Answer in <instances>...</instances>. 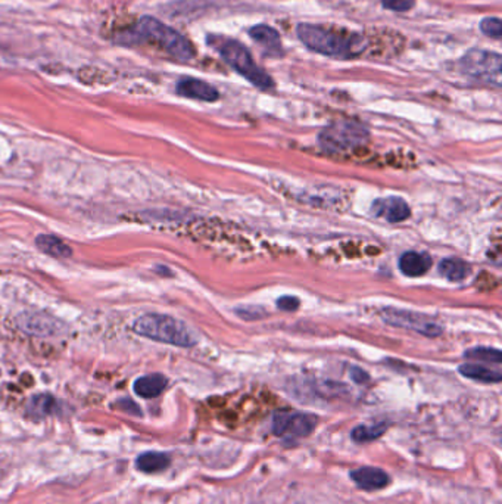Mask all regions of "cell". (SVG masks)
Returning <instances> with one entry per match:
<instances>
[{
  "instance_id": "obj_5",
  "label": "cell",
  "mask_w": 502,
  "mask_h": 504,
  "mask_svg": "<svg viewBox=\"0 0 502 504\" xmlns=\"http://www.w3.org/2000/svg\"><path fill=\"white\" fill-rule=\"evenodd\" d=\"M369 130L355 121H339L327 126L318 136V143L325 152H343L358 148L369 141Z\"/></svg>"
},
{
  "instance_id": "obj_1",
  "label": "cell",
  "mask_w": 502,
  "mask_h": 504,
  "mask_svg": "<svg viewBox=\"0 0 502 504\" xmlns=\"http://www.w3.org/2000/svg\"><path fill=\"white\" fill-rule=\"evenodd\" d=\"M123 43H152L164 49L168 55L180 61H190L195 57V47L183 34L164 23L143 16L137 24L119 39Z\"/></svg>"
},
{
  "instance_id": "obj_7",
  "label": "cell",
  "mask_w": 502,
  "mask_h": 504,
  "mask_svg": "<svg viewBox=\"0 0 502 504\" xmlns=\"http://www.w3.org/2000/svg\"><path fill=\"white\" fill-rule=\"evenodd\" d=\"M317 416L311 413L280 411L274 416L273 432L280 438H306L317 426Z\"/></svg>"
},
{
  "instance_id": "obj_14",
  "label": "cell",
  "mask_w": 502,
  "mask_h": 504,
  "mask_svg": "<svg viewBox=\"0 0 502 504\" xmlns=\"http://www.w3.org/2000/svg\"><path fill=\"white\" fill-rule=\"evenodd\" d=\"M431 258L427 254L410 251L401 255L400 270L408 277H420L426 274L431 267Z\"/></svg>"
},
{
  "instance_id": "obj_18",
  "label": "cell",
  "mask_w": 502,
  "mask_h": 504,
  "mask_svg": "<svg viewBox=\"0 0 502 504\" xmlns=\"http://www.w3.org/2000/svg\"><path fill=\"white\" fill-rule=\"evenodd\" d=\"M439 273L451 282H461L469 277L472 269L460 258H445L439 263Z\"/></svg>"
},
{
  "instance_id": "obj_6",
  "label": "cell",
  "mask_w": 502,
  "mask_h": 504,
  "mask_svg": "<svg viewBox=\"0 0 502 504\" xmlns=\"http://www.w3.org/2000/svg\"><path fill=\"white\" fill-rule=\"evenodd\" d=\"M501 62L502 58L496 52L483 50V49H470L461 58L460 65L462 71L479 81L488 83L499 88L501 86Z\"/></svg>"
},
{
  "instance_id": "obj_12",
  "label": "cell",
  "mask_w": 502,
  "mask_h": 504,
  "mask_svg": "<svg viewBox=\"0 0 502 504\" xmlns=\"http://www.w3.org/2000/svg\"><path fill=\"white\" fill-rule=\"evenodd\" d=\"M249 36L253 42H256L264 50V54L273 58L283 57V45L280 34L277 33L273 27L265 24H258L249 30Z\"/></svg>"
},
{
  "instance_id": "obj_9",
  "label": "cell",
  "mask_w": 502,
  "mask_h": 504,
  "mask_svg": "<svg viewBox=\"0 0 502 504\" xmlns=\"http://www.w3.org/2000/svg\"><path fill=\"white\" fill-rule=\"evenodd\" d=\"M16 323L24 332L34 336H54L62 330V322L44 312H24L16 319Z\"/></svg>"
},
{
  "instance_id": "obj_4",
  "label": "cell",
  "mask_w": 502,
  "mask_h": 504,
  "mask_svg": "<svg viewBox=\"0 0 502 504\" xmlns=\"http://www.w3.org/2000/svg\"><path fill=\"white\" fill-rule=\"evenodd\" d=\"M218 52L224 61L234 68L240 76H244L251 84H253L255 88L261 90L274 89V80L255 64L251 52L244 45L237 40H224L218 46Z\"/></svg>"
},
{
  "instance_id": "obj_19",
  "label": "cell",
  "mask_w": 502,
  "mask_h": 504,
  "mask_svg": "<svg viewBox=\"0 0 502 504\" xmlns=\"http://www.w3.org/2000/svg\"><path fill=\"white\" fill-rule=\"evenodd\" d=\"M58 409L56 399L49 394L34 395L27 406V414L32 419H43V417L55 413Z\"/></svg>"
},
{
  "instance_id": "obj_26",
  "label": "cell",
  "mask_w": 502,
  "mask_h": 504,
  "mask_svg": "<svg viewBox=\"0 0 502 504\" xmlns=\"http://www.w3.org/2000/svg\"><path fill=\"white\" fill-rule=\"evenodd\" d=\"M299 305V300L297 297H290V295H285V297L277 300V307L283 311H297Z\"/></svg>"
},
{
  "instance_id": "obj_21",
  "label": "cell",
  "mask_w": 502,
  "mask_h": 504,
  "mask_svg": "<svg viewBox=\"0 0 502 504\" xmlns=\"http://www.w3.org/2000/svg\"><path fill=\"white\" fill-rule=\"evenodd\" d=\"M388 430V425L385 422L371 423V425H358L352 429L351 438L357 444H367L378 440Z\"/></svg>"
},
{
  "instance_id": "obj_23",
  "label": "cell",
  "mask_w": 502,
  "mask_h": 504,
  "mask_svg": "<svg viewBox=\"0 0 502 504\" xmlns=\"http://www.w3.org/2000/svg\"><path fill=\"white\" fill-rule=\"evenodd\" d=\"M236 315L248 322H253V320H259L265 316V310L261 307H255V305H244V307H237L234 310Z\"/></svg>"
},
{
  "instance_id": "obj_20",
  "label": "cell",
  "mask_w": 502,
  "mask_h": 504,
  "mask_svg": "<svg viewBox=\"0 0 502 504\" xmlns=\"http://www.w3.org/2000/svg\"><path fill=\"white\" fill-rule=\"evenodd\" d=\"M460 373L464 377L474 379L484 382V384H498L502 380V375L498 370H492L482 366V364H474V363H465L460 366Z\"/></svg>"
},
{
  "instance_id": "obj_2",
  "label": "cell",
  "mask_w": 502,
  "mask_h": 504,
  "mask_svg": "<svg viewBox=\"0 0 502 504\" xmlns=\"http://www.w3.org/2000/svg\"><path fill=\"white\" fill-rule=\"evenodd\" d=\"M299 40L317 54L337 59H351L358 57L366 45L361 37L352 34H342L336 30L302 23L297 28Z\"/></svg>"
},
{
  "instance_id": "obj_3",
  "label": "cell",
  "mask_w": 502,
  "mask_h": 504,
  "mask_svg": "<svg viewBox=\"0 0 502 504\" xmlns=\"http://www.w3.org/2000/svg\"><path fill=\"white\" fill-rule=\"evenodd\" d=\"M133 330L143 338L189 348L196 344V336L186 323L165 315H145L138 317Z\"/></svg>"
},
{
  "instance_id": "obj_27",
  "label": "cell",
  "mask_w": 502,
  "mask_h": 504,
  "mask_svg": "<svg viewBox=\"0 0 502 504\" xmlns=\"http://www.w3.org/2000/svg\"><path fill=\"white\" fill-rule=\"evenodd\" d=\"M351 377L354 382H357V384H366V382H369V379H370L369 373L359 368H352Z\"/></svg>"
},
{
  "instance_id": "obj_25",
  "label": "cell",
  "mask_w": 502,
  "mask_h": 504,
  "mask_svg": "<svg viewBox=\"0 0 502 504\" xmlns=\"http://www.w3.org/2000/svg\"><path fill=\"white\" fill-rule=\"evenodd\" d=\"M382 4L389 11L407 12V11L414 8L415 0H382Z\"/></svg>"
},
{
  "instance_id": "obj_8",
  "label": "cell",
  "mask_w": 502,
  "mask_h": 504,
  "mask_svg": "<svg viewBox=\"0 0 502 504\" xmlns=\"http://www.w3.org/2000/svg\"><path fill=\"white\" fill-rule=\"evenodd\" d=\"M382 319L386 322V324L414 330V332H419L430 338H436L442 334V327L438 323L429 320L426 316L419 315V312L386 308L382 312Z\"/></svg>"
},
{
  "instance_id": "obj_10",
  "label": "cell",
  "mask_w": 502,
  "mask_h": 504,
  "mask_svg": "<svg viewBox=\"0 0 502 504\" xmlns=\"http://www.w3.org/2000/svg\"><path fill=\"white\" fill-rule=\"evenodd\" d=\"M371 214L389 223H401L410 218V205L400 197L378 198L371 205Z\"/></svg>"
},
{
  "instance_id": "obj_15",
  "label": "cell",
  "mask_w": 502,
  "mask_h": 504,
  "mask_svg": "<svg viewBox=\"0 0 502 504\" xmlns=\"http://www.w3.org/2000/svg\"><path fill=\"white\" fill-rule=\"evenodd\" d=\"M167 385H168V380L164 375L153 373V375H146V376L138 377L134 382L133 389L138 397L150 399V398L161 395L165 391Z\"/></svg>"
},
{
  "instance_id": "obj_17",
  "label": "cell",
  "mask_w": 502,
  "mask_h": 504,
  "mask_svg": "<svg viewBox=\"0 0 502 504\" xmlns=\"http://www.w3.org/2000/svg\"><path fill=\"white\" fill-rule=\"evenodd\" d=\"M36 245L42 252H44L50 257H55V258L73 257V250L69 248L64 240H61L56 236L40 235L36 238Z\"/></svg>"
},
{
  "instance_id": "obj_22",
  "label": "cell",
  "mask_w": 502,
  "mask_h": 504,
  "mask_svg": "<svg viewBox=\"0 0 502 504\" xmlns=\"http://www.w3.org/2000/svg\"><path fill=\"white\" fill-rule=\"evenodd\" d=\"M465 358H473L480 361H491L495 364H501L502 354L499 350L495 348H484V346H476L473 350L465 351Z\"/></svg>"
},
{
  "instance_id": "obj_16",
  "label": "cell",
  "mask_w": 502,
  "mask_h": 504,
  "mask_svg": "<svg viewBox=\"0 0 502 504\" xmlns=\"http://www.w3.org/2000/svg\"><path fill=\"white\" fill-rule=\"evenodd\" d=\"M171 457L161 451H146L136 459V467L143 474H158L169 466Z\"/></svg>"
},
{
  "instance_id": "obj_13",
  "label": "cell",
  "mask_w": 502,
  "mask_h": 504,
  "mask_svg": "<svg viewBox=\"0 0 502 504\" xmlns=\"http://www.w3.org/2000/svg\"><path fill=\"white\" fill-rule=\"evenodd\" d=\"M176 90L180 96H184L189 99H198V100H203V102H215L220 98V93L214 88V86H211L210 83H206L203 80L192 78V77L181 78L177 83Z\"/></svg>"
},
{
  "instance_id": "obj_24",
  "label": "cell",
  "mask_w": 502,
  "mask_h": 504,
  "mask_svg": "<svg viewBox=\"0 0 502 504\" xmlns=\"http://www.w3.org/2000/svg\"><path fill=\"white\" fill-rule=\"evenodd\" d=\"M480 30L483 34H486L489 37L494 39H499L502 34V23L499 18H495V16H491V18H484L480 23Z\"/></svg>"
},
{
  "instance_id": "obj_11",
  "label": "cell",
  "mask_w": 502,
  "mask_h": 504,
  "mask_svg": "<svg viewBox=\"0 0 502 504\" xmlns=\"http://www.w3.org/2000/svg\"><path fill=\"white\" fill-rule=\"evenodd\" d=\"M349 476L358 488L364 491L383 490L385 486L390 484V476L388 472H385L383 469L371 467V466L355 469V471L349 474Z\"/></svg>"
}]
</instances>
